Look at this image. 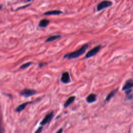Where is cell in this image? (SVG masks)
Instances as JSON below:
<instances>
[{
  "label": "cell",
  "instance_id": "6da1fadb",
  "mask_svg": "<svg viewBox=\"0 0 133 133\" xmlns=\"http://www.w3.org/2000/svg\"><path fill=\"white\" fill-rule=\"evenodd\" d=\"M88 48V44H85L83 45L81 48H80L79 49L73 51L72 52L67 54L64 56V58H66L68 59H75L79 57L80 56L84 54L86 50Z\"/></svg>",
  "mask_w": 133,
  "mask_h": 133
},
{
  "label": "cell",
  "instance_id": "7a4b0ae2",
  "mask_svg": "<svg viewBox=\"0 0 133 133\" xmlns=\"http://www.w3.org/2000/svg\"><path fill=\"white\" fill-rule=\"evenodd\" d=\"M101 45H98L94 47V48L91 49L90 50H89L86 55L85 58H89L92 56H94L96 55L101 49Z\"/></svg>",
  "mask_w": 133,
  "mask_h": 133
},
{
  "label": "cell",
  "instance_id": "3957f363",
  "mask_svg": "<svg viewBox=\"0 0 133 133\" xmlns=\"http://www.w3.org/2000/svg\"><path fill=\"white\" fill-rule=\"evenodd\" d=\"M112 4V2L108 1H104L100 3L97 7V11H100L105 8H107L110 6H111Z\"/></svg>",
  "mask_w": 133,
  "mask_h": 133
},
{
  "label": "cell",
  "instance_id": "277c9868",
  "mask_svg": "<svg viewBox=\"0 0 133 133\" xmlns=\"http://www.w3.org/2000/svg\"><path fill=\"white\" fill-rule=\"evenodd\" d=\"M133 87V78H130L126 81L122 87V90H127L131 89Z\"/></svg>",
  "mask_w": 133,
  "mask_h": 133
},
{
  "label": "cell",
  "instance_id": "5b68a950",
  "mask_svg": "<svg viewBox=\"0 0 133 133\" xmlns=\"http://www.w3.org/2000/svg\"><path fill=\"white\" fill-rule=\"evenodd\" d=\"M61 81L64 84H68L70 82V74L68 72H65L62 73Z\"/></svg>",
  "mask_w": 133,
  "mask_h": 133
},
{
  "label": "cell",
  "instance_id": "8992f818",
  "mask_svg": "<svg viewBox=\"0 0 133 133\" xmlns=\"http://www.w3.org/2000/svg\"><path fill=\"white\" fill-rule=\"evenodd\" d=\"M53 115H54V114H53V112H51V113H49V114H48L44 117V118L43 119V121L41 122V124L43 125H45V124L48 123L51 120V119H52V117H53Z\"/></svg>",
  "mask_w": 133,
  "mask_h": 133
},
{
  "label": "cell",
  "instance_id": "52a82bcc",
  "mask_svg": "<svg viewBox=\"0 0 133 133\" xmlns=\"http://www.w3.org/2000/svg\"><path fill=\"white\" fill-rule=\"evenodd\" d=\"M35 94V91L34 90H31V89H24L21 92V95L25 97L31 96L34 95Z\"/></svg>",
  "mask_w": 133,
  "mask_h": 133
},
{
  "label": "cell",
  "instance_id": "ba28073f",
  "mask_svg": "<svg viewBox=\"0 0 133 133\" xmlns=\"http://www.w3.org/2000/svg\"><path fill=\"white\" fill-rule=\"evenodd\" d=\"M97 96L94 94H91L86 98V101L88 103H92L96 100Z\"/></svg>",
  "mask_w": 133,
  "mask_h": 133
},
{
  "label": "cell",
  "instance_id": "9c48e42d",
  "mask_svg": "<svg viewBox=\"0 0 133 133\" xmlns=\"http://www.w3.org/2000/svg\"><path fill=\"white\" fill-rule=\"evenodd\" d=\"M75 96H71L70 97H69L68 100L65 101V102L64 104V108H67L68 107H69L70 104H71L75 100Z\"/></svg>",
  "mask_w": 133,
  "mask_h": 133
},
{
  "label": "cell",
  "instance_id": "30bf717a",
  "mask_svg": "<svg viewBox=\"0 0 133 133\" xmlns=\"http://www.w3.org/2000/svg\"><path fill=\"white\" fill-rule=\"evenodd\" d=\"M117 91H118L117 88L111 91L107 96V97L105 98V101H109L110 100H111L114 97V96L116 94V93L117 92Z\"/></svg>",
  "mask_w": 133,
  "mask_h": 133
},
{
  "label": "cell",
  "instance_id": "8fae6325",
  "mask_svg": "<svg viewBox=\"0 0 133 133\" xmlns=\"http://www.w3.org/2000/svg\"><path fill=\"white\" fill-rule=\"evenodd\" d=\"M61 13L62 12L60 10H51V11L46 12L44 14L46 15H58L61 14Z\"/></svg>",
  "mask_w": 133,
  "mask_h": 133
},
{
  "label": "cell",
  "instance_id": "7c38bea8",
  "mask_svg": "<svg viewBox=\"0 0 133 133\" xmlns=\"http://www.w3.org/2000/svg\"><path fill=\"white\" fill-rule=\"evenodd\" d=\"M61 37V35H53V36H51L50 37H49V38H48L46 42H52V41H54L55 40H56L57 39H59Z\"/></svg>",
  "mask_w": 133,
  "mask_h": 133
},
{
  "label": "cell",
  "instance_id": "4fadbf2b",
  "mask_svg": "<svg viewBox=\"0 0 133 133\" xmlns=\"http://www.w3.org/2000/svg\"><path fill=\"white\" fill-rule=\"evenodd\" d=\"M49 20H48L47 19H43L40 21V22L39 23V26L43 27V28L46 27L49 24Z\"/></svg>",
  "mask_w": 133,
  "mask_h": 133
},
{
  "label": "cell",
  "instance_id": "5bb4252c",
  "mask_svg": "<svg viewBox=\"0 0 133 133\" xmlns=\"http://www.w3.org/2000/svg\"><path fill=\"white\" fill-rule=\"evenodd\" d=\"M29 103V102H26V103H23L21 105H20L17 109H16V111L18 112H21L26 107V105L27 104H28Z\"/></svg>",
  "mask_w": 133,
  "mask_h": 133
},
{
  "label": "cell",
  "instance_id": "9a60e30c",
  "mask_svg": "<svg viewBox=\"0 0 133 133\" xmlns=\"http://www.w3.org/2000/svg\"><path fill=\"white\" fill-rule=\"evenodd\" d=\"M30 64H31V63H30V62H28V63H25V64H23V65L21 66V69H24V68H27L28 66H29V65H30Z\"/></svg>",
  "mask_w": 133,
  "mask_h": 133
},
{
  "label": "cell",
  "instance_id": "2e32d148",
  "mask_svg": "<svg viewBox=\"0 0 133 133\" xmlns=\"http://www.w3.org/2000/svg\"><path fill=\"white\" fill-rule=\"evenodd\" d=\"M126 98L128 100H133V94H129L127 95Z\"/></svg>",
  "mask_w": 133,
  "mask_h": 133
},
{
  "label": "cell",
  "instance_id": "e0dca14e",
  "mask_svg": "<svg viewBox=\"0 0 133 133\" xmlns=\"http://www.w3.org/2000/svg\"><path fill=\"white\" fill-rule=\"evenodd\" d=\"M42 127H39L36 131L35 133H40L41 131H42Z\"/></svg>",
  "mask_w": 133,
  "mask_h": 133
},
{
  "label": "cell",
  "instance_id": "ac0fdd59",
  "mask_svg": "<svg viewBox=\"0 0 133 133\" xmlns=\"http://www.w3.org/2000/svg\"><path fill=\"white\" fill-rule=\"evenodd\" d=\"M62 131H63L62 128H60V129H59L56 133H62Z\"/></svg>",
  "mask_w": 133,
  "mask_h": 133
},
{
  "label": "cell",
  "instance_id": "d6986e66",
  "mask_svg": "<svg viewBox=\"0 0 133 133\" xmlns=\"http://www.w3.org/2000/svg\"><path fill=\"white\" fill-rule=\"evenodd\" d=\"M28 1H30V0H28Z\"/></svg>",
  "mask_w": 133,
  "mask_h": 133
}]
</instances>
